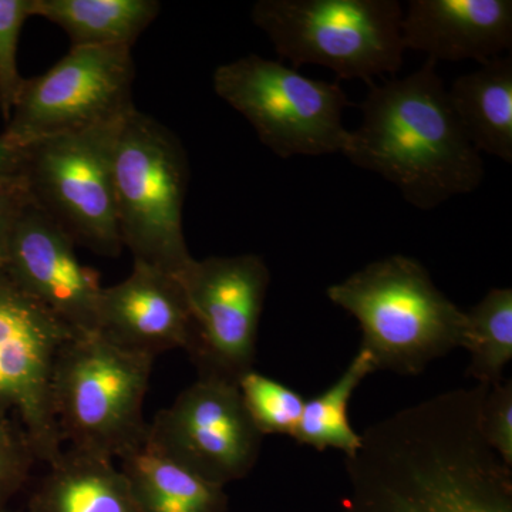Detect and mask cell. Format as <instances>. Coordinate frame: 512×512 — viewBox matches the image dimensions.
<instances>
[{"instance_id":"cell-1","label":"cell","mask_w":512,"mask_h":512,"mask_svg":"<svg viewBox=\"0 0 512 512\" xmlns=\"http://www.w3.org/2000/svg\"><path fill=\"white\" fill-rule=\"evenodd\" d=\"M490 387L437 394L362 434L342 512H512V468L481 431Z\"/></svg>"},{"instance_id":"cell-2","label":"cell","mask_w":512,"mask_h":512,"mask_svg":"<svg viewBox=\"0 0 512 512\" xmlns=\"http://www.w3.org/2000/svg\"><path fill=\"white\" fill-rule=\"evenodd\" d=\"M360 110L362 124L350 131L343 156L382 175L413 207L434 210L483 183V158L468 140L433 60L404 79L372 84Z\"/></svg>"},{"instance_id":"cell-3","label":"cell","mask_w":512,"mask_h":512,"mask_svg":"<svg viewBox=\"0 0 512 512\" xmlns=\"http://www.w3.org/2000/svg\"><path fill=\"white\" fill-rule=\"evenodd\" d=\"M326 295L362 326L360 349L372 357L376 372L419 375L434 359L461 348L464 312L409 256L372 262L329 286Z\"/></svg>"},{"instance_id":"cell-4","label":"cell","mask_w":512,"mask_h":512,"mask_svg":"<svg viewBox=\"0 0 512 512\" xmlns=\"http://www.w3.org/2000/svg\"><path fill=\"white\" fill-rule=\"evenodd\" d=\"M190 167L173 131L134 109L117 138L114 200L123 247L134 262L178 278L194 261L183 228Z\"/></svg>"},{"instance_id":"cell-5","label":"cell","mask_w":512,"mask_h":512,"mask_svg":"<svg viewBox=\"0 0 512 512\" xmlns=\"http://www.w3.org/2000/svg\"><path fill=\"white\" fill-rule=\"evenodd\" d=\"M153 357L128 352L99 333L70 339L57 357L53 412L72 450L116 460L147 436L144 399Z\"/></svg>"},{"instance_id":"cell-6","label":"cell","mask_w":512,"mask_h":512,"mask_svg":"<svg viewBox=\"0 0 512 512\" xmlns=\"http://www.w3.org/2000/svg\"><path fill=\"white\" fill-rule=\"evenodd\" d=\"M403 15L397 0H259L251 18L292 69L315 64L372 83L403 66Z\"/></svg>"},{"instance_id":"cell-7","label":"cell","mask_w":512,"mask_h":512,"mask_svg":"<svg viewBox=\"0 0 512 512\" xmlns=\"http://www.w3.org/2000/svg\"><path fill=\"white\" fill-rule=\"evenodd\" d=\"M212 83L275 156H328L348 147L343 111L352 103L338 83L309 79L258 55L222 64Z\"/></svg>"},{"instance_id":"cell-8","label":"cell","mask_w":512,"mask_h":512,"mask_svg":"<svg viewBox=\"0 0 512 512\" xmlns=\"http://www.w3.org/2000/svg\"><path fill=\"white\" fill-rule=\"evenodd\" d=\"M124 119L47 137L25 146L22 185L29 200L77 247L106 258L123 252L113 160Z\"/></svg>"},{"instance_id":"cell-9","label":"cell","mask_w":512,"mask_h":512,"mask_svg":"<svg viewBox=\"0 0 512 512\" xmlns=\"http://www.w3.org/2000/svg\"><path fill=\"white\" fill-rule=\"evenodd\" d=\"M130 47H72L46 73L25 79L2 136L19 146L124 119L136 107Z\"/></svg>"},{"instance_id":"cell-10","label":"cell","mask_w":512,"mask_h":512,"mask_svg":"<svg viewBox=\"0 0 512 512\" xmlns=\"http://www.w3.org/2000/svg\"><path fill=\"white\" fill-rule=\"evenodd\" d=\"M194 322L188 350L200 377L238 384L254 370L271 272L259 255L210 256L178 276Z\"/></svg>"},{"instance_id":"cell-11","label":"cell","mask_w":512,"mask_h":512,"mask_svg":"<svg viewBox=\"0 0 512 512\" xmlns=\"http://www.w3.org/2000/svg\"><path fill=\"white\" fill-rule=\"evenodd\" d=\"M77 335L0 272V414L15 417L37 461L47 466L64 451L53 372L63 346Z\"/></svg>"},{"instance_id":"cell-12","label":"cell","mask_w":512,"mask_h":512,"mask_svg":"<svg viewBox=\"0 0 512 512\" xmlns=\"http://www.w3.org/2000/svg\"><path fill=\"white\" fill-rule=\"evenodd\" d=\"M154 446L212 484L225 485L251 473L262 436L242 402L238 384L198 377L148 423Z\"/></svg>"},{"instance_id":"cell-13","label":"cell","mask_w":512,"mask_h":512,"mask_svg":"<svg viewBox=\"0 0 512 512\" xmlns=\"http://www.w3.org/2000/svg\"><path fill=\"white\" fill-rule=\"evenodd\" d=\"M70 235L26 200L10 234L2 274L79 335L97 332L99 275L83 265Z\"/></svg>"},{"instance_id":"cell-14","label":"cell","mask_w":512,"mask_h":512,"mask_svg":"<svg viewBox=\"0 0 512 512\" xmlns=\"http://www.w3.org/2000/svg\"><path fill=\"white\" fill-rule=\"evenodd\" d=\"M96 333L153 359L168 350L188 352L194 322L180 279L134 262L128 278L101 291Z\"/></svg>"},{"instance_id":"cell-15","label":"cell","mask_w":512,"mask_h":512,"mask_svg":"<svg viewBox=\"0 0 512 512\" xmlns=\"http://www.w3.org/2000/svg\"><path fill=\"white\" fill-rule=\"evenodd\" d=\"M406 49L433 62H490L512 47L511 0H412L402 22Z\"/></svg>"},{"instance_id":"cell-16","label":"cell","mask_w":512,"mask_h":512,"mask_svg":"<svg viewBox=\"0 0 512 512\" xmlns=\"http://www.w3.org/2000/svg\"><path fill=\"white\" fill-rule=\"evenodd\" d=\"M120 471L140 512H227L224 487L167 456L148 439L120 454Z\"/></svg>"},{"instance_id":"cell-17","label":"cell","mask_w":512,"mask_h":512,"mask_svg":"<svg viewBox=\"0 0 512 512\" xmlns=\"http://www.w3.org/2000/svg\"><path fill=\"white\" fill-rule=\"evenodd\" d=\"M28 512H140L114 460L63 451L29 501Z\"/></svg>"},{"instance_id":"cell-18","label":"cell","mask_w":512,"mask_h":512,"mask_svg":"<svg viewBox=\"0 0 512 512\" xmlns=\"http://www.w3.org/2000/svg\"><path fill=\"white\" fill-rule=\"evenodd\" d=\"M448 96L478 153L512 164V57H495L457 77Z\"/></svg>"},{"instance_id":"cell-19","label":"cell","mask_w":512,"mask_h":512,"mask_svg":"<svg viewBox=\"0 0 512 512\" xmlns=\"http://www.w3.org/2000/svg\"><path fill=\"white\" fill-rule=\"evenodd\" d=\"M157 0H35V16L60 26L72 47H130L156 20Z\"/></svg>"},{"instance_id":"cell-20","label":"cell","mask_w":512,"mask_h":512,"mask_svg":"<svg viewBox=\"0 0 512 512\" xmlns=\"http://www.w3.org/2000/svg\"><path fill=\"white\" fill-rule=\"evenodd\" d=\"M376 372L372 357L360 349L348 369L319 396L306 400L301 421L293 433L299 444L318 451L338 448L346 457L352 456L362 443L349 420V404L353 393L367 376Z\"/></svg>"},{"instance_id":"cell-21","label":"cell","mask_w":512,"mask_h":512,"mask_svg":"<svg viewBox=\"0 0 512 512\" xmlns=\"http://www.w3.org/2000/svg\"><path fill=\"white\" fill-rule=\"evenodd\" d=\"M461 348L470 353L467 376L493 387L512 359V289L495 288L464 312Z\"/></svg>"},{"instance_id":"cell-22","label":"cell","mask_w":512,"mask_h":512,"mask_svg":"<svg viewBox=\"0 0 512 512\" xmlns=\"http://www.w3.org/2000/svg\"><path fill=\"white\" fill-rule=\"evenodd\" d=\"M238 389L252 423L262 436H293L306 402L301 394L255 370L239 380Z\"/></svg>"},{"instance_id":"cell-23","label":"cell","mask_w":512,"mask_h":512,"mask_svg":"<svg viewBox=\"0 0 512 512\" xmlns=\"http://www.w3.org/2000/svg\"><path fill=\"white\" fill-rule=\"evenodd\" d=\"M35 16V0H0V111L8 123L25 79L18 69L19 36Z\"/></svg>"},{"instance_id":"cell-24","label":"cell","mask_w":512,"mask_h":512,"mask_svg":"<svg viewBox=\"0 0 512 512\" xmlns=\"http://www.w3.org/2000/svg\"><path fill=\"white\" fill-rule=\"evenodd\" d=\"M37 458L28 437L13 419L0 414V512L28 483Z\"/></svg>"},{"instance_id":"cell-25","label":"cell","mask_w":512,"mask_h":512,"mask_svg":"<svg viewBox=\"0 0 512 512\" xmlns=\"http://www.w3.org/2000/svg\"><path fill=\"white\" fill-rule=\"evenodd\" d=\"M481 431L505 466L512 468V382L488 389L481 409Z\"/></svg>"},{"instance_id":"cell-26","label":"cell","mask_w":512,"mask_h":512,"mask_svg":"<svg viewBox=\"0 0 512 512\" xmlns=\"http://www.w3.org/2000/svg\"><path fill=\"white\" fill-rule=\"evenodd\" d=\"M26 200L28 194L22 185H0V272L5 264L10 234Z\"/></svg>"},{"instance_id":"cell-27","label":"cell","mask_w":512,"mask_h":512,"mask_svg":"<svg viewBox=\"0 0 512 512\" xmlns=\"http://www.w3.org/2000/svg\"><path fill=\"white\" fill-rule=\"evenodd\" d=\"M23 158L25 147L0 134V185H22Z\"/></svg>"},{"instance_id":"cell-28","label":"cell","mask_w":512,"mask_h":512,"mask_svg":"<svg viewBox=\"0 0 512 512\" xmlns=\"http://www.w3.org/2000/svg\"><path fill=\"white\" fill-rule=\"evenodd\" d=\"M6 512H8V511H6Z\"/></svg>"}]
</instances>
